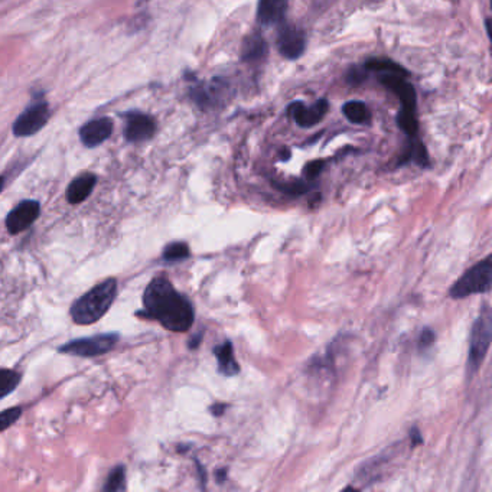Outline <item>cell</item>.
<instances>
[{"label": "cell", "instance_id": "cell-26", "mask_svg": "<svg viewBox=\"0 0 492 492\" xmlns=\"http://www.w3.org/2000/svg\"><path fill=\"white\" fill-rule=\"evenodd\" d=\"M3 185H5V178L0 176V192H2V190H3Z\"/></svg>", "mask_w": 492, "mask_h": 492}, {"label": "cell", "instance_id": "cell-16", "mask_svg": "<svg viewBox=\"0 0 492 492\" xmlns=\"http://www.w3.org/2000/svg\"><path fill=\"white\" fill-rule=\"evenodd\" d=\"M343 111L348 120L355 125H365L371 120V111L363 101H348L343 107Z\"/></svg>", "mask_w": 492, "mask_h": 492}, {"label": "cell", "instance_id": "cell-10", "mask_svg": "<svg viewBox=\"0 0 492 492\" xmlns=\"http://www.w3.org/2000/svg\"><path fill=\"white\" fill-rule=\"evenodd\" d=\"M380 81L385 89L393 91L400 98L404 110L416 111V91L412 84L406 81V75L384 73Z\"/></svg>", "mask_w": 492, "mask_h": 492}, {"label": "cell", "instance_id": "cell-20", "mask_svg": "<svg viewBox=\"0 0 492 492\" xmlns=\"http://www.w3.org/2000/svg\"><path fill=\"white\" fill-rule=\"evenodd\" d=\"M126 471H125V466L120 465V466H116L113 468V471L110 472L109 475V478H107V482L106 485L103 486L104 491L107 492H116V491H123L126 488Z\"/></svg>", "mask_w": 492, "mask_h": 492}, {"label": "cell", "instance_id": "cell-6", "mask_svg": "<svg viewBox=\"0 0 492 492\" xmlns=\"http://www.w3.org/2000/svg\"><path fill=\"white\" fill-rule=\"evenodd\" d=\"M49 120V106L45 101L30 104L13 123V133L18 138H28L38 133Z\"/></svg>", "mask_w": 492, "mask_h": 492}, {"label": "cell", "instance_id": "cell-15", "mask_svg": "<svg viewBox=\"0 0 492 492\" xmlns=\"http://www.w3.org/2000/svg\"><path fill=\"white\" fill-rule=\"evenodd\" d=\"M214 354L218 361V370L221 371L224 376L233 377L235 374H239L240 367L239 363H237L234 358L233 344L230 341H226L223 345H218L214 349Z\"/></svg>", "mask_w": 492, "mask_h": 492}, {"label": "cell", "instance_id": "cell-1", "mask_svg": "<svg viewBox=\"0 0 492 492\" xmlns=\"http://www.w3.org/2000/svg\"><path fill=\"white\" fill-rule=\"evenodd\" d=\"M139 315L158 320L172 332L190 331L195 312L188 298L181 295L165 276L152 279L143 293V312Z\"/></svg>", "mask_w": 492, "mask_h": 492}, {"label": "cell", "instance_id": "cell-9", "mask_svg": "<svg viewBox=\"0 0 492 492\" xmlns=\"http://www.w3.org/2000/svg\"><path fill=\"white\" fill-rule=\"evenodd\" d=\"M277 46L283 57L298 60L307 48V38L302 29L292 25H283L279 30Z\"/></svg>", "mask_w": 492, "mask_h": 492}, {"label": "cell", "instance_id": "cell-8", "mask_svg": "<svg viewBox=\"0 0 492 492\" xmlns=\"http://www.w3.org/2000/svg\"><path fill=\"white\" fill-rule=\"evenodd\" d=\"M156 131V122L154 117H150L140 111H130L126 114L125 125V139L130 143L145 142L154 138Z\"/></svg>", "mask_w": 492, "mask_h": 492}, {"label": "cell", "instance_id": "cell-19", "mask_svg": "<svg viewBox=\"0 0 492 492\" xmlns=\"http://www.w3.org/2000/svg\"><path fill=\"white\" fill-rule=\"evenodd\" d=\"M21 383V374L13 370H0V399L9 396Z\"/></svg>", "mask_w": 492, "mask_h": 492}, {"label": "cell", "instance_id": "cell-11", "mask_svg": "<svg viewBox=\"0 0 492 492\" xmlns=\"http://www.w3.org/2000/svg\"><path fill=\"white\" fill-rule=\"evenodd\" d=\"M113 133V122L109 117H100L84 125L80 129V139L87 147H95L104 143Z\"/></svg>", "mask_w": 492, "mask_h": 492}, {"label": "cell", "instance_id": "cell-12", "mask_svg": "<svg viewBox=\"0 0 492 492\" xmlns=\"http://www.w3.org/2000/svg\"><path fill=\"white\" fill-rule=\"evenodd\" d=\"M329 110V103L328 100H319L315 104L304 107L302 103H295L291 106L289 113L292 114L293 120L300 126V127H312L318 125L322 118L325 117V114Z\"/></svg>", "mask_w": 492, "mask_h": 492}, {"label": "cell", "instance_id": "cell-5", "mask_svg": "<svg viewBox=\"0 0 492 492\" xmlns=\"http://www.w3.org/2000/svg\"><path fill=\"white\" fill-rule=\"evenodd\" d=\"M118 341L117 334H100L95 336L80 338L60 347V352L77 357H95L111 351Z\"/></svg>", "mask_w": 492, "mask_h": 492}, {"label": "cell", "instance_id": "cell-25", "mask_svg": "<svg viewBox=\"0 0 492 492\" xmlns=\"http://www.w3.org/2000/svg\"><path fill=\"white\" fill-rule=\"evenodd\" d=\"M433 341H435L433 332H432L430 329H425V331H423V334H421V336H420V339H419L420 347H423V348L429 347V345H432Z\"/></svg>", "mask_w": 492, "mask_h": 492}, {"label": "cell", "instance_id": "cell-23", "mask_svg": "<svg viewBox=\"0 0 492 492\" xmlns=\"http://www.w3.org/2000/svg\"><path fill=\"white\" fill-rule=\"evenodd\" d=\"M22 414L21 407H13V409H8L5 412L0 413V432L6 430L12 425H15L18 419Z\"/></svg>", "mask_w": 492, "mask_h": 492}, {"label": "cell", "instance_id": "cell-22", "mask_svg": "<svg viewBox=\"0 0 492 492\" xmlns=\"http://www.w3.org/2000/svg\"><path fill=\"white\" fill-rule=\"evenodd\" d=\"M186 257H190V247L186 243H172L163 250V259L166 262H178Z\"/></svg>", "mask_w": 492, "mask_h": 492}, {"label": "cell", "instance_id": "cell-3", "mask_svg": "<svg viewBox=\"0 0 492 492\" xmlns=\"http://www.w3.org/2000/svg\"><path fill=\"white\" fill-rule=\"evenodd\" d=\"M492 336V315L489 304H484L478 318L475 319L468 351V371L471 374L477 372L484 363L491 345Z\"/></svg>", "mask_w": 492, "mask_h": 492}, {"label": "cell", "instance_id": "cell-4", "mask_svg": "<svg viewBox=\"0 0 492 492\" xmlns=\"http://www.w3.org/2000/svg\"><path fill=\"white\" fill-rule=\"evenodd\" d=\"M492 279V262L488 256L482 262L472 266L469 270L457 279L450 287V298L464 299L471 295L488 293Z\"/></svg>", "mask_w": 492, "mask_h": 492}, {"label": "cell", "instance_id": "cell-14", "mask_svg": "<svg viewBox=\"0 0 492 492\" xmlns=\"http://www.w3.org/2000/svg\"><path fill=\"white\" fill-rule=\"evenodd\" d=\"M287 9V0H260L257 21L262 25L282 24Z\"/></svg>", "mask_w": 492, "mask_h": 492}, {"label": "cell", "instance_id": "cell-17", "mask_svg": "<svg viewBox=\"0 0 492 492\" xmlns=\"http://www.w3.org/2000/svg\"><path fill=\"white\" fill-rule=\"evenodd\" d=\"M267 53V44L260 33L248 37L243 45V58L247 61L260 60Z\"/></svg>", "mask_w": 492, "mask_h": 492}, {"label": "cell", "instance_id": "cell-24", "mask_svg": "<svg viewBox=\"0 0 492 492\" xmlns=\"http://www.w3.org/2000/svg\"><path fill=\"white\" fill-rule=\"evenodd\" d=\"M322 167H324V162H319V161L312 162V163H309L307 166V169H304V174H307V176L309 179H313V178H316L319 175V172L322 171Z\"/></svg>", "mask_w": 492, "mask_h": 492}, {"label": "cell", "instance_id": "cell-2", "mask_svg": "<svg viewBox=\"0 0 492 492\" xmlns=\"http://www.w3.org/2000/svg\"><path fill=\"white\" fill-rule=\"evenodd\" d=\"M117 295V280L109 277L82 295L71 308L73 320L78 325H91L103 318Z\"/></svg>", "mask_w": 492, "mask_h": 492}, {"label": "cell", "instance_id": "cell-13", "mask_svg": "<svg viewBox=\"0 0 492 492\" xmlns=\"http://www.w3.org/2000/svg\"><path fill=\"white\" fill-rule=\"evenodd\" d=\"M97 183V176L94 174L86 172L78 175L74 181H71V183L68 185L66 188V201L73 203V206H77V203L86 201Z\"/></svg>", "mask_w": 492, "mask_h": 492}, {"label": "cell", "instance_id": "cell-7", "mask_svg": "<svg viewBox=\"0 0 492 492\" xmlns=\"http://www.w3.org/2000/svg\"><path fill=\"white\" fill-rule=\"evenodd\" d=\"M41 214L38 201L26 199L19 202L6 217V227L10 234H19L37 221Z\"/></svg>", "mask_w": 492, "mask_h": 492}, {"label": "cell", "instance_id": "cell-18", "mask_svg": "<svg viewBox=\"0 0 492 492\" xmlns=\"http://www.w3.org/2000/svg\"><path fill=\"white\" fill-rule=\"evenodd\" d=\"M363 71H379V73H392V74H400V75H409L404 68H401L399 64H396L392 60L385 58H371L363 65Z\"/></svg>", "mask_w": 492, "mask_h": 492}, {"label": "cell", "instance_id": "cell-21", "mask_svg": "<svg viewBox=\"0 0 492 492\" xmlns=\"http://www.w3.org/2000/svg\"><path fill=\"white\" fill-rule=\"evenodd\" d=\"M397 125L400 129H403L410 138H414L417 134V118H416V111L410 110H401L397 116Z\"/></svg>", "mask_w": 492, "mask_h": 492}]
</instances>
